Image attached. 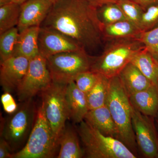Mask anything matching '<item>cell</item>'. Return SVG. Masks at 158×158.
<instances>
[{"label": "cell", "mask_w": 158, "mask_h": 158, "mask_svg": "<svg viewBox=\"0 0 158 158\" xmlns=\"http://www.w3.org/2000/svg\"><path fill=\"white\" fill-rule=\"evenodd\" d=\"M102 25L97 8L88 0H59L40 27L62 32L88 51L101 45Z\"/></svg>", "instance_id": "1"}, {"label": "cell", "mask_w": 158, "mask_h": 158, "mask_svg": "<svg viewBox=\"0 0 158 158\" xmlns=\"http://www.w3.org/2000/svg\"><path fill=\"white\" fill-rule=\"evenodd\" d=\"M144 48V44L137 38L108 41L101 55L92 58L90 70L109 78L118 76Z\"/></svg>", "instance_id": "2"}, {"label": "cell", "mask_w": 158, "mask_h": 158, "mask_svg": "<svg viewBox=\"0 0 158 158\" xmlns=\"http://www.w3.org/2000/svg\"><path fill=\"white\" fill-rule=\"evenodd\" d=\"M106 105L117 127V139L138 156L132 122V106L118 76L110 78V90Z\"/></svg>", "instance_id": "3"}, {"label": "cell", "mask_w": 158, "mask_h": 158, "mask_svg": "<svg viewBox=\"0 0 158 158\" xmlns=\"http://www.w3.org/2000/svg\"><path fill=\"white\" fill-rule=\"evenodd\" d=\"M83 146L84 156L88 158L138 157L122 142L105 135L83 120L77 129Z\"/></svg>", "instance_id": "4"}, {"label": "cell", "mask_w": 158, "mask_h": 158, "mask_svg": "<svg viewBox=\"0 0 158 158\" xmlns=\"http://www.w3.org/2000/svg\"><path fill=\"white\" fill-rule=\"evenodd\" d=\"M59 141L45 116L42 103L37 110L34 126L24 147L12 158H51L55 156Z\"/></svg>", "instance_id": "5"}, {"label": "cell", "mask_w": 158, "mask_h": 158, "mask_svg": "<svg viewBox=\"0 0 158 158\" xmlns=\"http://www.w3.org/2000/svg\"><path fill=\"white\" fill-rule=\"evenodd\" d=\"M93 57L85 49L56 54L47 58L52 81L67 85L81 73L90 70Z\"/></svg>", "instance_id": "6"}, {"label": "cell", "mask_w": 158, "mask_h": 158, "mask_svg": "<svg viewBox=\"0 0 158 158\" xmlns=\"http://www.w3.org/2000/svg\"><path fill=\"white\" fill-rule=\"evenodd\" d=\"M67 85L52 81L40 93L45 116L58 141L65 129L66 120L69 118L66 99Z\"/></svg>", "instance_id": "7"}, {"label": "cell", "mask_w": 158, "mask_h": 158, "mask_svg": "<svg viewBox=\"0 0 158 158\" xmlns=\"http://www.w3.org/2000/svg\"><path fill=\"white\" fill-rule=\"evenodd\" d=\"M23 102L2 130V136L9 143L11 150L21 147L28 139L36 118L37 111L32 98Z\"/></svg>", "instance_id": "8"}, {"label": "cell", "mask_w": 158, "mask_h": 158, "mask_svg": "<svg viewBox=\"0 0 158 158\" xmlns=\"http://www.w3.org/2000/svg\"><path fill=\"white\" fill-rule=\"evenodd\" d=\"M52 82L47 59L39 54L29 61L27 72L16 90L19 100L24 102L32 99Z\"/></svg>", "instance_id": "9"}, {"label": "cell", "mask_w": 158, "mask_h": 158, "mask_svg": "<svg viewBox=\"0 0 158 158\" xmlns=\"http://www.w3.org/2000/svg\"><path fill=\"white\" fill-rule=\"evenodd\" d=\"M132 122L138 152L144 158H156L158 130L155 118L144 115L132 106Z\"/></svg>", "instance_id": "10"}, {"label": "cell", "mask_w": 158, "mask_h": 158, "mask_svg": "<svg viewBox=\"0 0 158 158\" xmlns=\"http://www.w3.org/2000/svg\"><path fill=\"white\" fill-rule=\"evenodd\" d=\"M38 47L40 55L46 59L60 53L84 48L74 40L62 32L44 27H40V30Z\"/></svg>", "instance_id": "11"}, {"label": "cell", "mask_w": 158, "mask_h": 158, "mask_svg": "<svg viewBox=\"0 0 158 158\" xmlns=\"http://www.w3.org/2000/svg\"><path fill=\"white\" fill-rule=\"evenodd\" d=\"M29 61L25 57L13 56L1 62L0 84L5 92L17 90L27 70Z\"/></svg>", "instance_id": "12"}, {"label": "cell", "mask_w": 158, "mask_h": 158, "mask_svg": "<svg viewBox=\"0 0 158 158\" xmlns=\"http://www.w3.org/2000/svg\"><path fill=\"white\" fill-rule=\"evenodd\" d=\"M54 3L50 0H28L21 5L17 28L19 32L32 27H40Z\"/></svg>", "instance_id": "13"}, {"label": "cell", "mask_w": 158, "mask_h": 158, "mask_svg": "<svg viewBox=\"0 0 158 158\" xmlns=\"http://www.w3.org/2000/svg\"><path fill=\"white\" fill-rule=\"evenodd\" d=\"M66 99L69 118L74 123L79 124L84 120L89 110L86 94L78 88L74 81H72L67 85Z\"/></svg>", "instance_id": "14"}, {"label": "cell", "mask_w": 158, "mask_h": 158, "mask_svg": "<svg viewBox=\"0 0 158 158\" xmlns=\"http://www.w3.org/2000/svg\"><path fill=\"white\" fill-rule=\"evenodd\" d=\"M84 120L105 135L118 138L117 127L106 105L89 110Z\"/></svg>", "instance_id": "15"}, {"label": "cell", "mask_w": 158, "mask_h": 158, "mask_svg": "<svg viewBox=\"0 0 158 158\" xmlns=\"http://www.w3.org/2000/svg\"><path fill=\"white\" fill-rule=\"evenodd\" d=\"M118 77L129 97L154 85L131 62L121 71Z\"/></svg>", "instance_id": "16"}, {"label": "cell", "mask_w": 158, "mask_h": 158, "mask_svg": "<svg viewBox=\"0 0 158 158\" xmlns=\"http://www.w3.org/2000/svg\"><path fill=\"white\" fill-rule=\"evenodd\" d=\"M132 106L142 114L155 118L158 112V88L154 85L129 97Z\"/></svg>", "instance_id": "17"}, {"label": "cell", "mask_w": 158, "mask_h": 158, "mask_svg": "<svg viewBox=\"0 0 158 158\" xmlns=\"http://www.w3.org/2000/svg\"><path fill=\"white\" fill-rule=\"evenodd\" d=\"M40 27H32L20 32L13 56L29 60L39 55L38 37Z\"/></svg>", "instance_id": "18"}, {"label": "cell", "mask_w": 158, "mask_h": 158, "mask_svg": "<svg viewBox=\"0 0 158 158\" xmlns=\"http://www.w3.org/2000/svg\"><path fill=\"white\" fill-rule=\"evenodd\" d=\"M141 33L138 27L127 20L110 24H103V39L107 41L114 40L137 38Z\"/></svg>", "instance_id": "19"}, {"label": "cell", "mask_w": 158, "mask_h": 158, "mask_svg": "<svg viewBox=\"0 0 158 158\" xmlns=\"http://www.w3.org/2000/svg\"><path fill=\"white\" fill-rule=\"evenodd\" d=\"M77 131L71 127H65L59 138L58 158H81L84 151L79 142Z\"/></svg>", "instance_id": "20"}, {"label": "cell", "mask_w": 158, "mask_h": 158, "mask_svg": "<svg viewBox=\"0 0 158 158\" xmlns=\"http://www.w3.org/2000/svg\"><path fill=\"white\" fill-rule=\"evenodd\" d=\"M153 85L158 88V62L145 48L135 57L131 61Z\"/></svg>", "instance_id": "21"}, {"label": "cell", "mask_w": 158, "mask_h": 158, "mask_svg": "<svg viewBox=\"0 0 158 158\" xmlns=\"http://www.w3.org/2000/svg\"><path fill=\"white\" fill-rule=\"evenodd\" d=\"M110 87V78L99 74L95 85L86 94L89 110L106 105Z\"/></svg>", "instance_id": "22"}, {"label": "cell", "mask_w": 158, "mask_h": 158, "mask_svg": "<svg viewBox=\"0 0 158 158\" xmlns=\"http://www.w3.org/2000/svg\"><path fill=\"white\" fill-rule=\"evenodd\" d=\"M21 5L10 2L0 6V34L17 27L20 14Z\"/></svg>", "instance_id": "23"}, {"label": "cell", "mask_w": 158, "mask_h": 158, "mask_svg": "<svg viewBox=\"0 0 158 158\" xmlns=\"http://www.w3.org/2000/svg\"><path fill=\"white\" fill-rule=\"evenodd\" d=\"M19 34V31L16 27L0 34L1 62L13 56Z\"/></svg>", "instance_id": "24"}, {"label": "cell", "mask_w": 158, "mask_h": 158, "mask_svg": "<svg viewBox=\"0 0 158 158\" xmlns=\"http://www.w3.org/2000/svg\"><path fill=\"white\" fill-rule=\"evenodd\" d=\"M98 17L103 24H110L127 20L117 3L106 4L98 9Z\"/></svg>", "instance_id": "25"}, {"label": "cell", "mask_w": 158, "mask_h": 158, "mask_svg": "<svg viewBox=\"0 0 158 158\" xmlns=\"http://www.w3.org/2000/svg\"><path fill=\"white\" fill-rule=\"evenodd\" d=\"M116 3L121 9L126 19L139 28L144 9L131 0H118Z\"/></svg>", "instance_id": "26"}, {"label": "cell", "mask_w": 158, "mask_h": 158, "mask_svg": "<svg viewBox=\"0 0 158 158\" xmlns=\"http://www.w3.org/2000/svg\"><path fill=\"white\" fill-rule=\"evenodd\" d=\"M138 39L158 62V26L148 31L141 32Z\"/></svg>", "instance_id": "27"}, {"label": "cell", "mask_w": 158, "mask_h": 158, "mask_svg": "<svg viewBox=\"0 0 158 158\" xmlns=\"http://www.w3.org/2000/svg\"><path fill=\"white\" fill-rule=\"evenodd\" d=\"M158 26V4L148 7L142 15L139 28L141 32L148 31Z\"/></svg>", "instance_id": "28"}, {"label": "cell", "mask_w": 158, "mask_h": 158, "mask_svg": "<svg viewBox=\"0 0 158 158\" xmlns=\"http://www.w3.org/2000/svg\"><path fill=\"white\" fill-rule=\"evenodd\" d=\"M98 75L92 71H87L79 74L74 82L78 88L86 94L95 85Z\"/></svg>", "instance_id": "29"}, {"label": "cell", "mask_w": 158, "mask_h": 158, "mask_svg": "<svg viewBox=\"0 0 158 158\" xmlns=\"http://www.w3.org/2000/svg\"><path fill=\"white\" fill-rule=\"evenodd\" d=\"M1 100L3 109L6 113L12 114L17 111V104L10 92H5L2 94Z\"/></svg>", "instance_id": "30"}, {"label": "cell", "mask_w": 158, "mask_h": 158, "mask_svg": "<svg viewBox=\"0 0 158 158\" xmlns=\"http://www.w3.org/2000/svg\"><path fill=\"white\" fill-rule=\"evenodd\" d=\"M11 151L9 143L2 136L0 140V158H12Z\"/></svg>", "instance_id": "31"}, {"label": "cell", "mask_w": 158, "mask_h": 158, "mask_svg": "<svg viewBox=\"0 0 158 158\" xmlns=\"http://www.w3.org/2000/svg\"><path fill=\"white\" fill-rule=\"evenodd\" d=\"M131 1L138 4L144 9V11L148 7L158 4V0H131Z\"/></svg>", "instance_id": "32"}, {"label": "cell", "mask_w": 158, "mask_h": 158, "mask_svg": "<svg viewBox=\"0 0 158 158\" xmlns=\"http://www.w3.org/2000/svg\"><path fill=\"white\" fill-rule=\"evenodd\" d=\"M88 2L97 9L109 3H116L118 0H88Z\"/></svg>", "instance_id": "33"}, {"label": "cell", "mask_w": 158, "mask_h": 158, "mask_svg": "<svg viewBox=\"0 0 158 158\" xmlns=\"http://www.w3.org/2000/svg\"><path fill=\"white\" fill-rule=\"evenodd\" d=\"M10 1L12 2L21 5L23 3L25 2L28 1V0H10Z\"/></svg>", "instance_id": "34"}, {"label": "cell", "mask_w": 158, "mask_h": 158, "mask_svg": "<svg viewBox=\"0 0 158 158\" xmlns=\"http://www.w3.org/2000/svg\"><path fill=\"white\" fill-rule=\"evenodd\" d=\"M10 2H11L10 0H0V6H4Z\"/></svg>", "instance_id": "35"}, {"label": "cell", "mask_w": 158, "mask_h": 158, "mask_svg": "<svg viewBox=\"0 0 158 158\" xmlns=\"http://www.w3.org/2000/svg\"><path fill=\"white\" fill-rule=\"evenodd\" d=\"M155 119L156 124L157 127L158 128V112L155 118Z\"/></svg>", "instance_id": "36"}, {"label": "cell", "mask_w": 158, "mask_h": 158, "mask_svg": "<svg viewBox=\"0 0 158 158\" xmlns=\"http://www.w3.org/2000/svg\"><path fill=\"white\" fill-rule=\"evenodd\" d=\"M50 1H52V2L54 3H56V2H57V1H59V0H50Z\"/></svg>", "instance_id": "37"}, {"label": "cell", "mask_w": 158, "mask_h": 158, "mask_svg": "<svg viewBox=\"0 0 158 158\" xmlns=\"http://www.w3.org/2000/svg\"><path fill=\"white\" fill-rule=\"evenodd\" d=\"M158 158V154L157 156V158Z\"/></svg>", "instance_id": "38"}]
</instances>
